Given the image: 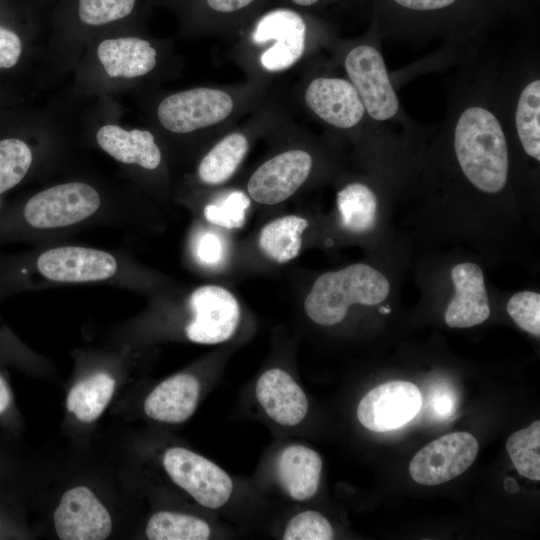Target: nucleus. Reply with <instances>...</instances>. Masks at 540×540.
<instances>
[{"label": "nucleus", "instance_id": "bb28decb", "mask_svg": "<svg viewBox=\"0 0 540 540\" xmlns=\"http://www.w3.org/2000/svg\"><path fill=\"white\" fill-rule=\"evenodd\" d=\"M138 0H74V14L86 27H104L130 17Z\"/></svg>", "mask_w": 540, "mask_h": 540}, {"label": "nucleus", "instance_id": "6ab92c4d", "mask_svg": "<svg viewBox=\"0 0 540 540\" xmlns=\"http://www.w3.org/2000/svg\"><path fill=\"white\" fill-rule=\"evenodd\" d=\"M96 141L104 152L125 165L155 170L162 161L160 148L148 130H126L118 125L106 124L98 129Z\"/></svg>", "mask_w": 540, "mask_h": 540}, {"label": "nucleus", "instance_id": "4468645a", "mask_svg": "<svg viewBox=\"0 0 540 540\" xmlns=\"http://www.w3.org/2000/svg\"><path fill=\"white\" fill-rule=\"evenodd\" d=\"M304 101L321 121L340 130H351L366 121L365 109L353 84L341 77L312 79Z\"/></svg>", "mask_w": 540, "mask_h": 540}, {"label": "nucleus", "instance_id": "2eb2a0df", "mask_svg": "<svg viewBox=\"0 0 540 540\" xmlns=\"http://www.w3.org/2000/svg\"><path fill=\"white\" fill-rule=\"evenodd\" d=\"M455 295L445 311V322L451 328L479 325L490 316L489 300L482 269L463 262L451 270Z\"/></svg>", "mask_w": 540, "mask_h": 540}, {"label": "nucleus", "instance_id": "20e7f679", "mask_svg": "<svg viewBox=\"0 0 540 540\" xmlns=\"http://www.w3.org/2000/svg\"><path fill=\"white\" fill-rule=\"evenodd\" d=\"M382 32L435 35L473 31L498 9L494 0H376Z\"/></svg>", "mask_w": 540, "mask_h": 540}, {"label": "nucleus", "instance_id": "c85d7f7f", "mask_svg": "<svg viewBox=\"0 0 540 540\" xmlns=\"http://www.w3.org/2000/svg\"><path fill=\"white\" fill-rule=\"evenodd\" d=\"M250 198L242 191H232L205 206L204 217L214 225L238 229L245 224Z\"/></svg>", "mask_w": 540, "mask_h": 540}, {"label": "nucleus", "instance_id": "6e6552de", "mask_svg": "<svg viewBox=\"0 0 540 540\" xmlns=\"http://www.w3.org/2000/svg\"><path fill=\"white\" fill-rule=\"evenodd\" d=\"M233 108V98L227 92L196 87L165 97L158 105L157 117L166 130L184 134L224 121Z\"/></svg>", "mask_w": 540, "mask_h": 540}, {"label": "nucleus", "instance_id": "a19ab883", "mask_svg": "<svg viewBox=\"0 0 540 540\" xmlns=\"http://www.w3.org/2000/svg\"><path fill=\"white\" fill-rule=\"evenodd\" d=\"M379 311H380V313H382V314H389L391 310H390L389 307H387V308H386V307H381V308L379 309Z\"/></svg>", "mask_w": 540, "mask_h": 540}, {"label": "nucleus", "instance_id": "aec40b11", "mask_svg": "<svg viewBox=\"0 0 540 540\" xmlns=\"http://www.w3.org/2000/svg\"><path fill=\"white\" fill-rule=\"evenodd\" d=\"M97 56L105 72L112 78H137L152 71L157 63V51L151 43L135 36L102 40Z\"/></svg>", "mask_w": 540, "mask_h": 540}, {"label": "nucleus", "instance_id": "9d476101", "mask_svg": "<svg viewBox=\"0 0 540 540\" xmlns=\"http://www.w3.org/2000/svg\"><path fill=\"white\" fill-rule=\"evenodd\" d=\"M479 450L476 438L468 432L446 434L423 447L409 465L412 479L421 485L435 486L465 472Z\"/></svg>", "mask_w": 540, "mask_h": 540}, {"label": "nucleus", "instance_id": "dca6fc26", "mask_svg": "<svg viewBox=\"0 0 540 540\" xmlns=\"http://www.w3.org/2000/svg\"><path fill=\"white\" fill-rule=\"evenodd\" d=\"M200 382L190 373H178L158 383L145 396L142 412L150 420L164 424H180L195 412Z\"/></svg>", "mask_w": 540, "mask_h": 540}, {"label": "nucleus", "instance_id": "4c0bfd02", "mask_svg": "<svg viewBox=\"0 0 540 540\" xmlns=\"http://www.w3.org/2000/svg\"><path fill=\"white\" fill-rule=\"evenodd\" d=\"M2 480H8V479H2L0 478V501H10V502H18V503H22V498L19 497V496H23V492L15 489V488H12V487H9L7 485H2L3 484V481ZM12 481V480H10ZM14 482H17V481H14ZM18 483H21V482H18ZM21 484H24V483H21ZM25 485H28V484H25ZM30 486V485H28ZM33 487V486H31Z\"/></svg>", "mask_w": 540, "mask_h": 540}, {"label": "nucleus", "instance_id": "a878e982", "mask_svg": "<svg viewBox=\"0 0 540 540\" xmlns=\"http://www.w3.org/2000/svg\"><path fill=\"white\" fill-rule=\"evenodd\" d=\"M507 452L518 473L530 480H540V421L510 435Z\"/></svg>", "mask_w": 540, "mask_h": 540}, {"label": "nucleus", "instance_id": "4be33fe9", "mask_svg": "<svg viewBox=\"0 0 540 540\" xmlns=\"http://www.w3.org/2000/svg\"><path fill=\"white\" fill-rule=\"evenodd\" d=\"M249 148L247 137L233 132L218 141L202 158L197 168L199 180L219 185L229 180L245 158Z\"/></svg>", "mask_w": 540, "mask_h": 540}, {"label": "nucleus", "instance_id": "473e14b6", "mask_svg": "<svg viewBox=\"0 0 540 540\" xmlns=\"http://www.w3.org/2000/svg\"><path fill=\"white\" fill-rule=\"evenodd\" d=\"M23 54V40L11 26L0 22V71L15 68Z\"/></svg>", "mask_w": 540, "mask_h": 540}, {"label": "nucleus", "instance_id": "7c9ffc66", "mask_svg": "<svg viewBox=\"0 0 540 540\" xmlns=\"http://www.w3.org/2000/svg\"><path fill=\"white\" fill-rule=\"evenodd\" d=\"M507 312L524 331L540 335V294L533 291L515 293L507 303Z\"/></svg>", "mask_w": 540, "mask_h": 540}, {"label": "nucleus", "instance_id": "cd10ccee", "mask_svg": "<svg viewBox=\"0 0 540 540\" xmlns=\"http://www.w3.org/2000/svg\"><path fill=\"white\" fill-rule=\"evenodd\" d=\"M0 360L36 376H51V364L27 347L0 317Z\"/></svg>", "mask_w": 540, "mask_h": 540}, {"label": "nucleus", "instance_id": "39448f33", "mask_svg": "<svg viewBox=\"0 0 540 540\" xmlns=\"http://www.w3.org/2000/svg\"><path fill=\"white\" fill-rule=\"evenodd\" d=\"M389 293L390 283L380 271L357 263L320 275L305 299L304 309L316 324L333 326L344 320L351 305H377Z\"/></svg>", "mask_w": 540, "mask_h": 540}, {"label": "nucleus", "instance_id": "f704fd0d", "mask_svg": "<svg viewBox=\"0 0 540 540\" xmlns=\"http://www.w3.org/2000/svg\"><path fill=\"white\" fill-rule=\"evenodd\" d=\"M0 423L10 429L20 426V416L17 411L10 385L0 372Z\"/></svg>", "mask_w": 540, "mask_h": 540}, {"label": "nucleus", "instance_id": "b1692460", "mask_svg": "<svg viewBox=\"0 0 540 540\" xmlns=\"http://www.w3.org/2000/svg\"><path fill=\"white\" fill-rule=\"evenodd\" d=\"M342 227L354 234L371 231L376 222L377 197L373 190L361 182L343 187L336 196Z\"/></svg>", "mask_w": 540, "mask_h": 540}, {"label": "nucleus", "instance_id": "f257e3e1", "mask_svg": "<svg viewBox=\"0 0 540 540\" xmlns=\"http://www.w3.org/2000/svg\"><path fill=\"white\" fill-rule=\"evenodd\" d=\"M58 476L48 502L46 528L59 540H106L126 535V470L73 468Z\"/></svg>", "mask_w": 540, "mask_h": 540}, {"label": "nucleus", "instance_id": "1a4fd4ad", "mask_svg": "<svg viewBox=\"0 0 540 540\" xmlns=\"http://www.w3.org/2000/svg\"><path fill=\"white\" fill-rule=\"evenodd\" d=\"M191 318L185 325L186 338L198 344H218L235 333L240 307L231 292L217 285L195 289L188 298Z\"/></svg>", "mask_w": 540, "mask_h": 540}, {"label": "nucleus", "instance_id": "f03ea898", "mask_svg": "<svg viewBox=\"0 0 540 540\" xmlns=\"http://www.w3.org/2000/svg\"><path fill=\"white\" fill-rule=\"evenodd\" d=\"M447 126L460 172L477 191L496 195L508 182L510 155L500 105L480 92H469L454 107Z\"/></svg>", "mask_w": 540, "mask_h": 540}, {"label": "nucleus", "instance_id": "c9c22d12", "mask_svg": "<svg viewBox=\"0 0 540 540\" xmlns=\"http://www.w3.org/2000/svg\"><path fill=\"white\" fill-rule=\"evenodd\" d=\"M205 8L219 15H230L245 11L258 0H202Z\"/></svg>", "mask_w": 540, "mask_h": 540}, {"label": "nucleus", "instance_id": "ea45409f", "mask_svg": "<svg viewBox=\"0 0 540 540\" xmlns=\"http://www.w3.org/2000/svg\"><path fill=\"white\" fill-rule=\"evenodd\" d=\"M502 9L518 6L522 0H494Z\"/></svg>", "mask_w": 540, "mask_h": 540}, {"label": "nucleus", "instance_id": "c756f323", "mask_svg": "<svg viewBox=\"0 0 540 540\" xmlns=\"http://www.w3.org/2000/svg\"><path fill=\"white\" fill-rule=\"evenodd\" d=\"M334 536L330 522L318 511L296 514L286 525L284 540H330Z\"/></svg>", "mask_w": 540, "mask_h": 540}, {"label": "nucleus", "instance_id": "412c9836", "mask_svg": "<svg viewBox=\"0 0 540 540\" xmlns=\"http://www.w3.org/2000/svg\"><path fill=\"white\" fill-rule=\"evenodd\" d=\"M321 471L320 455L304 445L285 447L277 459L278 481L288 496L296 501H306L316 494Z\"/></svg>", "mask_w": 540, "mask_h": 540}, {"label": "nucleus", "instance_id": "7ed1b4c3", "mask_svg": "<svg viewBox=\"0 0 540 540\" xmlns=\"http://www.w3.org/2000/svg\"><path fill=\"white\" fill-rule=\"evenodd\" d=\"M130 348L112 345L106 350H87L75 358L65 393L63 428L83 440L107 409L126 392L130 376Z\"/></svg>", "mask_w": 540, "mask_h": 540}, {"label": "nucleus", "instance_id": "72a5a7b5", "mask_svg": "<svg viewBox=\"0 0 540 540\" xmlns=\"http://www.w3.org/2000/svg\"><path fill=\"white\" fill-rule=\"evenodd\" d=\"M22 503L0 501V539L16 536L27 538L28 529L22 518Z\"/></svg>", "mask_w": 540, "mask_h": 540}, {"label": "nucleus", "instance_id": "e433bc0d", "mask_svg": "<svg viewBox=\"0 0 540 540\" xmlns=\"http://www.w3.org/2000/svg\"><path fill=\"white\" fill-rule=\"evenodd\" d=\"M434 400L433 410L438 415H448L452 409L453 400L449 394L442 391L440 394L436 395Z\"/></svg>", "mask_w": 540, "mask_h": 540}, {"label": "nucleus", "instance_id": "0eeeda50", "mask_svg": "<svg viewBox=\"0 0 540 540\" xmlns=\"http://www.w3.org/2000/svg\"><path fill=\"white\" fill-rule=\"evenodd\" d=\"M161 465L169 479L203 507L218 509L232 494L230 476L217 464L188 448L168 447L161 456Z\"/></svg>", "mask_w": 540, "mask_h": 540}, {"label": "nucleus", "instance_id": "f8f14e48", "mask_svg": "<svg viewBox=\"0 0 540 540\" xmlns=\"http://www.w3.org/2000/svg\"><path fill=\"white\" fill-rule=\"evenodd\" d=\"M421 406L419 388L411 382L395 380L369 391L359 402L357 417L370 431L389 432L409 423Z\"/></svg>", "mask_w": 540, "mask_h": 540}, {"label": "nucleus", "instance_id": "423d86ee", "mask_svg": "<svg viewBox=\"0 0 540 540\" xmlns=\"http://www.w3.org/2000/svg\"><path fill=\"white\" fill-rule=\"evenodd\" d=\"M347 79L363 103L366 121L382 132L408 126V119L377 46L360 43L351 47L343 61Z\"/></svg>", "mask_w": 540, "mask_h": 540}, {"label": "nucleus", "instance_id": "393cba45", "mask_svg": "<svg viewBox=\"0 0 540 540\" xmlns=\"http://www.w3.org/2000/svg\"><path fill=\"white\" fill-rule=\"evenodd\" d=\"M211 535L210 525L192 514L158 510L144 525V536L149 540H206Z\"/></svg>", "mask_w": 540, "mask_h": 540}, {"label": "nucleus", "instance_id": "f3484780", "mask_svg": "<svg viewBox=\"0 0 540 540\" xmlns=\"http://www.w3.org/2000/svg\"><path fill=\"white\" fill-rule=\"evenodd\" d=\"M255 394L265 413L280 425H297L308 412V400L304 391L282 369L265 371L256 383Z\"/></svg>", "mask_w": 540, "mask_h": 540}, {"label": "nucleus", "instance_id": "ddd939ff", "mask_svg": "<svg viewBox=\"0 0 540 540\" xmlns=\"http://www.w3.org/2000/svg\"><path fill=\"white\" fill-rule=\"evenodd\" d=\"M312 156L302 149L284 151L260 165L251 175L248 195L264 205L281 203L291 197L307 180Z\"/></svg>", "mask_w": 540, "mask_h": 540}, {"label": "nucleus", "instance_id": "9b49d317", "mask_svg": "<svg viewBox=\"0 0 540 540\" xmlns=\"http://www.w3.org/2000/svg\"><path fill=\"white\" fill-rule=\"evenodd\" d=\"M306 38V20L289 8L266 12L258 19L252 32V40L256 44L274 42L260 57L261 65L270 72L293 66L305 51Z\"/></svg>", "mask_w": 540, "mask_h": 540}, {"label": "nucleus", "instance_id": "a211bd4d", "mask_svg": "<svg viewBox=\"0 0 540 540\" xmlns=\"http://www.w3.org/2000/svg\"><path fill=\"white\" fill-rule=\"evenodd\" d=\"M506 125L512 126L524 153L540 161V78L535 71L525 74L512 91Z\"/></svg>", "mask_w": 540, "mask_h": 540}, {"label": "nucleus", "instance_id": "58836bf2", "mask_svg": "<svg viewBox=\"0 0 540 540\" xmlns=\"http://www.w3.org/2000/svg\"><path fill=\"white\" fill-rule=\"evenodd\" d=\"M323 1H326V0H291L293 4L300 7H311L314 5H318Z\"/></svg>", "mask_w": 540, "mask_h": 540}, {"label": "nucleus", "instance_id": "5701e85b", "mask_svg": "<svg viewBox=\"0 0 540 540\" xmlns=\"http://www.w3.org/2000/svg\"><path fill=\"white\" fill-rule=\"evenodd\" d=\"M308 221L296 215L279 217L261 229L258 244L261 251L276 263H286L297 257L302 246V234Z\"/></svg>", "mask_w": 540, "mask_h": 540}, {"label": "nucleus", "instance_id": "2f4dec72", "mask_svg": "<svg viewBox=\"0 0 540 540\" xmlns=\"http://www.w3.org/2000/svg\"><path fill=\"white\" fill-rule=\"evenodd\" d=\"M193 253L199 264L207 268L221 266L227 255L226 243L218 233L200 231L193 243Z\"/></svg>", "mask_w": 540, "mask_h": 540}]
</instances>
